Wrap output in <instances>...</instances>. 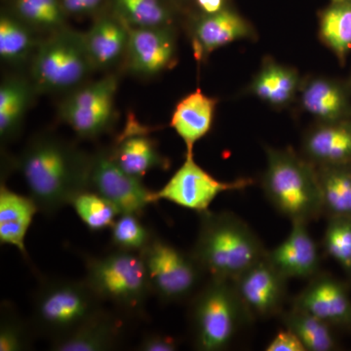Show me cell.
<instances>
[{"mask_svg": "<svg viewBox=\"0 0 351 351\" xmlns=\"http://www.w3.org/2000/svg\"><path fill=\"white\" fill-rule=\"evenodd\" d=\"M89 163L90 154L52 134L32 138L16 160L32 199L49 216L88 191Z\"/></svg>", "mask_w": 351, "mask_h": 351, "instance_id": "6da1fadb", "label": "cell"}, {"mask_svg": "<svg viewBox=\"0 0 351 351\" xmlns=\"http://www.w3.org/2000/svg\"><path fill=\"white\" fill-rule=\"evenodd\" d=\"M191 254L210 278L232 281L267 256L260 237L237 215L201 213Z\"/></svg>", "mask_w": 351, "mask_h": 351, "instance_id": "7a4b0ae2", "label": "cell"}, {"mask_svg": "<svg viewBox=\"0 0 351 351\" xmlns=\"http://www.w3.org/2000/svg\"><path fill=\"white\" fill-rule=\"evenodd\" d=\"M262 188L279 214L292 223H308L323 214L317 169L290 149H267Z\"/></svg>", "mask_w": 351, "mask_h": 351, "instance_id": "3957f363", "label": "cell"}, {"mask_svg": "<svg viewBox=\"0 0 351 351\" xmlns=\"http://www.w3.org/2000/svg\"><path fill=\"white\" fill-rule=\"evenodd\" d=\"M29 64V78L38 94H68L96 71L83 32L69 27L41 40Z\"/></svg>", "mask_w": 351, "mask_h": 351, "instance_id": "277c9868", "label": "cell"}, {"mask_svg": "<svg viewBox=\"0 0 351 351\" xmlns=\"http://www.w3.org/2000/svg\"><path fill=\"white\" fill-rule=\"evenodd\" d=\"M189 318L193 343L201 351L226 350L251 321L232 281L219 278H209L191 298Z\"/></svg>", "mask_w": 351, "mask_h": 351, "instance_id": "5b68a950", "label": "cell"}, {"mask_svg": "<svg viewBox=\"0 0 351 351\" xmlns=\"http://www.w3.org/2000/svg\"><path fill=\"white\" fill-rule=\"evenodd\" d=\"M101 309L103 302L85 279H50L34 295L31 325L34 332L52 341L73 332Z\"/></svg>", "mask_w": 351, "mask_h": 351, "instance_id": "8992f818", "label": "cell"}, {"mask_svg": "<svg viewBox=\"0 0 351 351\" xmlns=\"http://www.w3.org/2000/svg\"><path fill=\"white\" fill-rule=\"evenodd\" d=\"M85 281L101 302L120 311L137 314L152 294L140 253L115 249L101 257L88 258Z\"/></svg>", "mask_w": 351, "mask_h": 351, "instance_id": "52a82bcc", "label": "cell"}, {"mask_svg": "<svg viewBox=\"0 0 351 351\" xmlns=\"http://www.w3.org/2000/svg\"><path fill=\"white\" fill-rule=\"evenodd\" d=\"M152 294L164 304H178L191 299L198 291L204 271L193 254L186 253L154 235L141 252Z\"/></svg>", "mask_w": 351, "mask_h": 351, "instance_id": "ba28073f", "label": "cell"}, {"mask_svg": "<svg viewBox=\"0 0 351 351\" xmlns=\"http://www.w3.org/2000/svg\"><path fill=\"white\" fill-rule=\"evenodd\" d=\"M119 76L110 73L66 94L59 117L78 137L92 140L107 133L115 119Z\"/></svg>", "mask_w": 351, "mask_h": 351, "instance_id": "9c48e42d", "label": "cell"}, {"mask_svg": "<svg viewBox=\"0 0 351 351\" xmlns=\"http://www.w3.org/2000/svg\"><path fill=\"white\" fill-rule=\"evenodd\" d=\"M88 191L110 201L121 214L141 216L149 204L156 203L154 191L141 178L124 172L113 160L110 149L90 154Z\"/></svg>", "mask_w": 351, "mask_h": 351, "instance_id": "30bf717a", "label": "cell"}, {"mask_svg": "<svg viewBox=\"0 0 351 351\" xmlns=\"http://www.w3.org/2000/svg\"><path fill=\"white\" fill-rule=\"evenodd\" d=\"M253 184L251 179L240 178L232 182H221L209 174L195 162L193 154L186 159L167 184L154 191L156 202L167 200L178 206L204 213L221 193L243 191Z\"/></svg>", "mask_w": 351, "mask_h": 351, "instance_id": "8fae6325", "label": "cell"}, {"mask_svg": "<svg viewBox=\"0 0 351 351\" xmlns=\"http://www.w3.org/2000/svg\"><path fill=\"white\" fill-rule=\"evenodd\" d=\"M287 279L265 256L232 282L242 306L253 320L280 313Z\"/></svg>", "mask_w": 351, "mask_h": 351, "instance_id": "7c38bea8", "label": "cell"}, {"mask_svg": "<svg viewBox=\"0 0 351 351\" xmlns=\"http://www.w3.org/2000/svg\"><path fill=\"white\" fill-rule=\"evenodd\" d=\"M177 50L175 27H129L123 63L132 75L152 77L174 66Z\"/></svg>", "mask_w": 351, "mask_h": 351, "instance_id": "4fadbf2b", "label": "cell"}, {"mask_svg": "<svg viewBox=\"0 0 351 351\" xmlns=\"http://www.w3.org/2000/svg\"><path fill=\"white\" fill-rule=\"evenodd\" d=\"M189 34L198 62L204 61L214 51L228 44L255 38L253 25L230 6L216 13L198 12L191 16Z\"/></svg>", "mask_w": 351, "mask_h": 351, "instance_id": "5bb4252c", "label": "cell"}, {"mask_svg": "<svg viewBox=\"0 0 351 351\" xmlns=\"http://www.w3.org/2000/svg\"><path fill=\"white\" fill-rule=\"evenodd\" d=\"M293 306L313 314L332 327H351V299L348 289L329 274L313 276L295 297Z\"/></svg>", "mask_w": 351, "mask_h": 351, "instance_id": "9a60e30c", "label": "cell"}, {"mask_svg": "<svg viewBox=\"0 0 351 351\" xmlns=\"http://www.w3.org/2000/svg\"><path fill=\"white\" fill-rule=\"evenodd\" d=\"M267 258L288 279L313 278L319 274V251L306 223H292L288 237L267 251Z\"/></svg>", "mask_w": 351, "mask_h": 351, "instance_id": "2e32d148", "label": "cell"}, {"mask_svg": "<svg viewBox=\"0 0 351 351\" xmlns=\"http://www.w3.org/2000/svg\"><path fill=\"white\" fill-rule=\"evenodd\" d=\"M83 36L96 71H108L124 61L129 27L110 9L94 17L93 24Z\"/></svg>", "mask_w": 351, "mask_h": 351, "instance_id": "e0dca14e", "label": "cell"}, {"mask_svg": "<svg viewBox=\"0 0 351 351\" xmlns=\"http://www.w3.org/2000/svg\"><path fill=\"white\" fill-rule=\"evenodd\" d=\"M300 106L317 122L351 119L350 88L339 80L316 76L302 82Z\"/></svg>", "mask_w": 351, "mask_h": 351, "instance_id": "ac0fdd59", "label": "cell"}, {"mask_svg": "<svg viewBox=\"0 0 351 351\" xmlns=\"http://www.w3.org/2000/svg\"><path fill=\"white\" fill-rule=\"evenodd\" d=\"M302 149L315 166L351 165V119L317 122L304 136Z\"/></svg>", "mask_w": 351, "mask_h": 351, "instance_id": "d6986e66", "label": "cell"}, {"mask_svg": "<svg viewBox=\"0 0 351 351\" xmlns=\"http://www.w3.org/2000/svg\"><path fill=\"white\" fill-rule=\"evenodd\" d=\"M110 151L113 160L124 172L141 179L149 171L166 170L170 165L156 143L138 124L127 126Z\"/></svg>", "mask_w": 351, "mask_h": 351, "instance_id": "ffe728a7", "label": "cell"}, {"mask_svg": "<svg viewBox=\"0 0 351 351\" xmlns=\"http://www.w3.org/2000/svg\"><path fill=\"white\" fill-rule=\"evenodd\" d=\"M218 101L201 90L191 92L176 106L170 125L184 141L186 154H193L198 141L211 130Z\"/></svg>", "mask_w": 351, "mask_h": 351, "instance_id": "44dd1931", "label": "cell"}, {"mask_svg": "<svg viewBox=\"0 0 351 351\" xmlns=\"http://www.w3.org/2000/svg\"><path fill=\"white\" fill-rule=\"evenodd\" d=\"M120 339L119 321L101 309L73 332L51 341L50 348L55 351H108L117 348Z\"/></svg>", "mask_w": 351, "mask_h": 351, "instance_id": "7402d4cb", "label": "cell"}, {"mask_svg": "<svg viewBox=\"0 0 351 351\" xmlns=\"http://www.w3.org/2000/svg\"><path fill=\"white\" fill-rule=\"evenodd\" d=\"M302 80L297 69L267 59L249 85V94L274 108L288 107L298 98Z\"/></svg>", "mask_w": 351, "mask_h": 351, "instance_id": "603a6c76", "label": "cell"}, {"mask_svg": "<svg viewBox=\"0 0 351 351\" xmlns=\"http://www.w3.org/2000/svg\"><path fill=\"white\" fill-rule=\"evenodd\" d=\"M39 212L31 196L18 195L5 184L0 188V242L16 247L27 255L25 239L32 219Z\"/></svg>", "mask_w": 351, "mask_h": 351, "instance_id": "cb8c5ba5", "label": "cell"}, {"mask_svg": "<svg viewBox=\"0 0 351 351\" xmlns=\"http://www.w3.org/2000/svg\"><path fill=\"white\" fill-rule=\"evenodd\" d=\"M38 94L31 78L12 75L0 85V137L2 142L17 137L25 113Z\"/></svg>", "mask_w": 351, "mask_h": 351, "instance_id": "d4e9b609", "label": "cell"}, {"mask_svg": "<svg viewBox=\"0 0 351 351\" xmlns=\"http://www.w3.org/2000/svg\"><path fill=\"white\" fill-rule=\"evenodd\" d=\"M108 9L129 27H175L182 13L171 0H108Z\"/></svg>", "mask_w": 351, "mask_h": 351, "instance_id": "484cf974", "label": "cell"}, {"mask_svg": "<svg viewBox=\"0 0 351 351\" xmlns=\"http://www.w3.org/2000/svg\"><path fill=\"white\" fill-rule=\"evenodd\" d=\"M36 32L16 16L2 9L0 15V58L4 63L31 62L40 41Z\"/></svg>", "mask_w": 351, "mask_h": 351, "instance_id": "4316f807", "label": "cell"}, {"mask_svg": "<svg viewBox=\"0 0 351 351\" xmlns=\"http://www.w3.org/2000/svg\"><path fill=\"white\" fill-rule=\"evenodd\" d=\"M323 214L351 218L350 165L316 166Z\"/></svg>", "mask_w": 351, "mask_h": 351, "instance_id": "83f0119b", "label": "cell"}, {"mask_svg": "<svg viewBox=\"0 0 351 351\" xmlns=\"http://www.w3.org/2000/svg\"><path fill=\"white\" fill-rule=\"evenodd\" d=\"M319 38L343 64L351 51V1H334L319 13Z\"/></svg>", "mask_w": 351, "mask_h": 351, "instance_id": "f1b7e54d", "label": "cell"}, {"mask_svg": "<svg viewBox=\"0 0 351 351\" xmlns=\"http://www.w3.org/2000/svg\"><path fill=\"white\" fill-rule=\"evenodd\" d=\"M4 9L36 32H52L68 27V14L60 0H4Z\"/></svg>", "mask_w": 351, "mask_h": 351, "instance_id": "f546056e", "label": "cell"}, {"mask_svg": "<svg viewBox=\"0 0 351 351\" xmlns=\"http://www.w3.org/2000/svg\"><path fill=\"white\" fill-rule=\"evenodd\" d=\"M282 321L301 339L306 351H332L338 346L334 327L304 309L293 306L283 314Z\"/></svg>", "mask_w": 351, "mask_h": 351, "instance_id": "4dcf8cb0", "label": "cell"}, {"mask_svg": "<svg viewBox=\"0 0 351 351\" xmlns=\"http://www.w3.org/2000/svg\"><path fill=\"white\" fill-rule=\"evenodd\" d=\"M71 206L92 232L112 228L115 219L121 214L110 201L91 191H83L76 196Z\"/></svg>", "mask_w": 351, "mask_h": 351, "instance_id": "1f68e13d", "label": "cell"}, {"mask_svg": "<svg viewBox=\"0 0 351 351\" xmlns=\"http://www.w3.org/2000/svg\"><path fill=\"white\" fill-rule=\"evenodd\" d=\"M110 228L115 249L134 253L144 250L154 235L136 214H120Z\"/></svg>", "mask_w": 351, "mask_h": 351, "instance_id": "d6a6232c", "label": "cell"}, {"mask_svg": "<svg viewBox=\"0 0 351 351\" xmlns=\"http://www.w3.org/2000/svg\"><path fill=\"white\" fill-rule=\"evenodd\" d=\"M323 244L328 255L351 274V218H328Z\"/></svg>", "mask_w": 351, "mask_h": 351, "instance_id": "836d02e7", "label": "cell"}, {"mask_svg": "<svg viewBox=\"0 0 351 351\" xmlns=\"http://www.w3.org/2000/svg\"><path fill=\"white\" fill-rule=\"evenodd\" d=\"M0 325V351L27 350L32 346V325H27L21 319L12 309H2Z\"/></svg>", "mask_w": 351, "mask_h": 351, "instance_id": "e575fe53", "label": "cell"}, {"mask_svg": "<svg viewBox=\"0 0 351 351\" xmlns=\"http://www.w3.org/2000/svg\"><path fill=\"white\" fill-rule=\"evenodd\" d=\"M69 17H96L108 8V0H60Z\"/></svg>", "mask_w": 351, "mask_h": 351, "instance_id": "d590c367", "label": "cell"}, {"mask_svg": "<svg viewBox=\"0 0 351 351\" xmlns=\"http://www.w3.org/2000/svg\"><path fill=\"white\" fill-rule=\"evenodd\" d=\"M265 351H306L301 339L291 330L285 328L277 332L265 348Z\"/></svg>", "mask_w": 351, "mask_h": 351, "instance_id": "8d00e7d4", "label": "cell"}, {"mask_svg": "<svg viewBox=\"0 0 351 351\" xmlns=\"http://www.w3.org/2000/svg\"><path fill=\"white\" fill-rule=\"evenodd\" d=\"M177 339L159 332H149L141 339L138 350L142 351H175L178 350Z\"/></svg>", "mask_w": 351, "mask_h": 351, "instance_id": "74e56055", "label": "cell"}, {"mask_svg": "<svg viewBox=\"0 0 351 351\" xmlns=\"http://www.w3.org/2000/svg\"><path fill=\"white\" fill-rule=\"evenodd\" d=\"M171 1H172L182 12H184V10H186V6H188L189 3H195V0H171Z\"/></svg>", "mask_w": 351, "mask_h": 351, "instance_id": "f35d334b", "label": "cell"}, {"mask_svg": "<svg viewBox=\"0 0 351 351\" xmlns=\"http://www.w3.org/2000/svg\"><path fill=\"white\" fill-rule=\"evenodd\" d=\"M334 1H351V0H331V2Z\"/></svg>", "mask_w": 351, "mask_h": 351, "instance_id": "ab89813d", "label": "cell"}, {"mask_svg": "<svg viewBox=\"0 0 351 351\" xmlns=\"http://www.w3.org/2000/svg\"><path fill=\"white\" fill-rule=\"evenodd\" d=\"M350 169H351V165H350Z\"/></svg>", "mask_w": 351, "mask_h": 351, "instance_id": "60d3db41", "label": "cell"}]
</instances>
